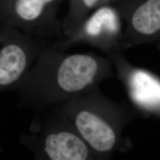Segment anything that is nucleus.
Wrapping results in <instances>:
<instances>
[{
  "mask_svg": "<svg viewBox=\"0 0 160 160\" xmlns=\"http://www.w3.org/2000/svg\"><path fill=\"white\" fill-rule=\"evenodd\" d=\"M119 0H101L100 4H99V6H101L102 4H108V3H112V2H116Z\"/></svg>",
  "mask_w": 160,
  "mask_h": 160,
  "instance_id": "9b49d317",
  "label": "nucleus"
},
{
  "mask_svg": "<svg viewBox=\"0 0 160 160\" xmlns=\"http://www.w3.org/2000/svg\"><path fill=\"white\" fill-rule=\"evenodd\" d=\"M20 141L36 160H98L59 108L44 119L36 117Z\"/></svg>",
  "mask_w": 160,
  "mask_h": 160,
  "instance_id": "7ed1b4c3",
  "label": "nucleus"
},
{
  "mask_svg": "<svg viewBox=\"0 0 160 160\" xmlns=\"http://www.w3.org/2000/svg\"><path fill=\"white\" fill-rule=\"evenodd\" d=\"M123 20L116 3L104 4L96 8L72 34L52 45L66 51L76 44L87 43L108 56L115 51L122 50Z\"/></svg>",
  "mask_w": 160,
  "mask_h": 160,
  "instance_id": "39448f33",
  "label": "nucleus"
},
{
  "mask_svg": "<svg viewBox=\"0 0 160 160\" xmlns=\"http://www.w3.org/2000/svg\"><path fill=\"white\" fill-rule=\"evenodd\" d=\"M1 151H2V147H1V143H0V153L1 152Z\"/></svg>",
  "mask_w": 160,
  "mask_h": 160,
  "instance_id": "f8f14e48",
  "label": "nucleus"
},
{
  "mask_svg": "<svg viewBox=\"0 0 160 160\" xmlns=\"http://www.w3.org/2000/svg\"><path fill=\"white\" fill-rule=\"evenodd\" d=\"M63 1L14 0L1 18L0 27L17 29L49 42L62 40V23L58 12Z\"/></svg>",
  "mask_w": 160,
  "mask_h": 160,
  "instance_id": "423d86ee",
  "label": "nucleus"
},
{
  "mask_svg": "<svg viewBox=\"0 0 160 160\" xmlns=\"http://www.w3.org/2000/svg\"><path fill=\"white\" fill-rule=\"evenodd\" d=\"M14 0H0V20Z\"/></svg>",
  "mask_w": 160,
  "mask_h": 160,
  "instance_id": "9d476101",
  "label": "nucleus"
},
{
  "mask_svg": "<svg viewBox=\"0 0 160 160\" xmlns=\"http://www.w3.org/2000/svg\"><path fill=\"white\" fill-rule=\"evenodd\" d=\"M113 75L109 58L92 52L68 53L51 43L16 90L23 105L40 111L90 92Z\"/></svg>",
  "mask_w": 160,
  "mask_h": 160,
  "instance_id": "f257e3e1",
  "label": "nucleus"
},
{
  "mask_svg": "<svg viewBox=\"0 0 160 160\" xmlns=\"http://www.w3.org/2000/svg\"><path fill=\"white\" fill-rule=\"evenodd\" d=\"M51 42L17 29L0 27V92L16 90Z\"/></svg>",
  "mask_w": 160,
  "mask_h": 160,
  "instance_id": "20e7f679",
  "label": "nucleus"
},
{
  "mask_svg": "<svg viewBox=\"0 0 160 160\" xmlns=\"http://www.w3.org/2000/svg\"><path fill=\"white\" fill-rule=\"evenodd\" d=\"M101 0H68V8L62 20L63 39L80 27L87 17L99 6Z\"/></svg>",
  "mask_w": 160,
  "mask_h": 160,
  "instance_id": "1a4fd4ad",
  "label": "nucleus"
},
{
  "mask_svg": "<svg viewBox=\"0 0 160 160\" xmlns=\"http://www.w3.org/2000/svg\"><path fill=\"white\" fill-rule=\"evenodd\" d=\"M119 49L108 57L112 61L118 78L124 86L133 105L141 113L160 119V78L126 59Z\"/></svg>",
  "mask_w": 160,
  "mask_h": 160,
  "instance_id": "0eeeda50",
  "label": "nucleus"
},
{
  "mask_svg": "<svg viewBox=\"0 0 160 160\" xmlns=\"http://www.w3.org/2000/svg\"><path fill=\"white\" fill-rule=\"evenodd\" d=\"M58 106L98 160L109 159L131 147L122 131L138 114L109 99L98 87Z\"/></svg>",
  "mask_w": 160,
  "mask_h": 160,
  "instance_id": "f03ea898",
  "label": "nucleus"
},
{
  "mask_svg": "<svg viewBox=\"0 0 160 160\" xmlns=\"http://www.w3.org/2000/svg\"><path fill=\"white\" fill-rule=\"evenodd\" d=\"M126 22L122 49L154 44L160 49V0H119L114 2Z\"/></svg>",
  "mask_w": 160,
  "mask_h": 160,
  "instance_id": "6e6552de",
  "label": "nucleus"
}]
</instances>
